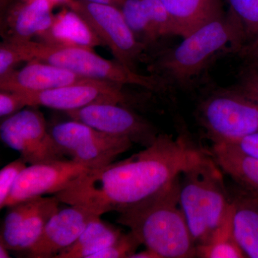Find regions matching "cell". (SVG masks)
<instances>
[{"label":"cell","instance_id":"obj_12","mask_svg":"<svg viewBox=\"0 0 258 258\" xmlns=\"http://www.w3.org/2000/svg\"><path fill=\"white\" fill-rule=\"evenodd\" d=\"M123 85L92 79L38 92H19L27 106H44L64 112L97 103H121L126 101Z\"/></svg>","mask_w":258,"mask_h":258},{"label":"cell","instance_id":"obj_11","mask_svg":"<svg viewBox=\"0 0 258 258\" xmlns=\"http://www.w3.org/2000/svg\"><path fill=\"white\" fill-rule=\"evenodd\" d=\"M66 113L72 120L144 147L154 143L159 134L152 123L118 103H97Z\"/></svg>","mask_w":258,"mask_h":258},{"label":"cell","instance_id":"obj_22","mask_svg":"<svg viewBox=\"0 0 258 258\" xmlns=\"http://www.w3.org/2000/svg\"><path fill=\"white\" fill-rule=\"evenodd\" d=\"M197 257L204 258L245 257L232 232L231 206L225 221L206 243L197 247Z\"/></svg>","mask_w":258,"mask_h":258},{"label":"cell","instance_id":"obj_19","mask_svg":"<svg viewBox=\"0 0 258 258\" xmlns=\"http://www.w3.org/2000/svg\"><path fill=\"white\" fill-rule=\"evenodd\" d=\"M212 154L222 171L243 189L258 195V158L224 143L213 144Z\"/></svg>","mask_w":258,"mask_h":258},{"label":"cell","instance_id":"obj_14","mask_svg":"<svg viewBox=\"0 0 258 258\" xmlns=\"http://www.w3.org/2000/svg\"><path fill=\"white\" fill-rule=\"evenodd\" d=\"M92 79L59 66L32 60L22 69L13 70L0 76V91L38 92L88 82Z\"/></svg>","mask_w":258,"mask_h":258},{"label":"cell","instance_id":"obj_15","mask_svg":"<svg viewBox=\"0 0 258 258\" xmlns=\"http://www.w3.org/2000/svg\"><path fill=\"white\" fill-rule=\"evenodd\" d=\"M57 4L51 0H20L8 8L1 19L3 40H32L52 23V10Z\"/></svg>","mask_w":258,"mask_h":258},{"label":"cell","instance_id":"obj_23","mask_svg":"<svg viewBox=\"0 0 258 258\" xmlns=\"http://www.w3.org/2000/svg\"><path fill=\"white\" fill-rule=\"evenodd\" d=\"M134 36L146 47H152L159 40L148 18L141 0H124L120 8Z\"/></svg>","mask_w":258,"mask_h":258},{"label":"cell","instance_id":"obj_2","mask_svg":"<svg viewBox=\"0 0 258 258\" xmlns=\"http://www.w3.org/2000/svg\"><path fill=\"white\" fill-rule=\"evenodd\" d=\"M179 45L165 51L151 66L168 86L186 88L198 79L215 59L239 53L245 46L242 27L229 12L205 24Z\"/></svg>","mask_w":258,"mask_h":258},{"label":"cell","instance_id":"obj_37","mask_svg":"<svg viewBox=\"0 0 258 258\" xmlns=\"http://www.w3.org/2000/svg\"><path fill=\"white\" fill-rule=\"evenodd\" d=\"M51 1L54 2L57 5H64L68 7L73 0H51Z\"/></svg>","mask_w":258,"mask_h":258},{"label":"cell","instance_id":"obj_32","mask_svg":"<svg viewBox=\"0 0 258 258\" xmlns=\"http://www.w3.org/2000/svg\"><path fill=\"white\" fill-rule=\"evenodd\" d=\"M224 144H230L244 154L258 158V132L250 134L235 142Z\"/></svg>","mask_w":258,"mask_h":258},{"label":"cell","instance_id":"obj_33","mask_svg":"<svg viewBox=\"0 0 258 258\" xmlns=\"http://www.w3.org/2000/svg\"><path fill=\"white\" fill-rule=\"evenodd\" d=\"M238 55L244 60V67L258 69V44L243 49Z\"/></svg>","mask_w":258,"mask_h":258},{"label":"cell","instance_id":"obj_21","mask_svg":"<svg viewBox=\"0 0 258 258\" xmlns=\"http://www.w3.org/2000/svg\"><path fill=\"white\" fill-rule=\"evenodd\" d=\"M60 201L53 195L37 198L23 222L17 251H27L36 243L51 217L59 210Z\"/></svg>","mask_w":258,"mask_h":258},{"label":"cell","instance_id":"obj_17","mask_svg":"<svg viewBox=\"0 0 258 258\" xmlns=\"http://www.w3.org/2000/svg\"><path fill=\"white\" fill-rule=\"evenodd\" d=\"M232 232L245 257L258 258V195L242 188L231 198Z\"/></svg>","mask_w":258,"mask_h":258},{"label":"cell","instance_id":"obj_13","mask_svg":"<svg viewBox=\"0 0 258 258\" xmlns=\"http://www.w3.org/2000/svg\"><path fill=\"white\" fill-rule=\"evenodd\" d=\"M101 215L86 205H71L56 212L36 243L27 250L32 258L55 257L74 244L93 219Z\"/></svg>","mask_w":258,"mask_h":258},{"label":"cell","instance_id":"obj_26","mask_svg":"<svg viewBox=\"0 0 258 258\" xmlns=\"http://www.w3.org/2000/svg\"><path fill=\"white\" fill-rule=\"evenodd\" d=\"M36 200L37 198L32 199L8 207L9 210L7 212L2 227L0 241L10 250L17 251L23 222L35 205Z\"/></svg>","mask_w":258,"mask_h":258},{"label":"cell","instance_id":"obj_9","mask_svg":"<svg viewBox=\"0 0 258 258\" xmlns=\"http://www.w3.org/2000/svg\"><path fill=\"white\" fill-rule=\"evenodd\" d=\"M50 132L67 155L99 166L113 162L133 145L128 138L105 133L74 120L57 123Z\"/></svg>","mask_w":258,"mask_h":258},{"label":"cell","instance_id":"obj_10","mask_svg":"<svg viewBox=\"0 0 258 258\" xmlns=\"http://www.w3.org/2000/svg\"><path fill=\"white\" fill-rule=\"evenodd\" d=\"M102 166L74 159L27 166L19 176L5 207L68 189L83 176Z\"/></svg>","mask_w":258,"mask_h":258},{"label":"cell","instance_id":"obj_34","mask_svg":"<svg viewBox=\"0 0 258 258\" xmlns=\"http://www.w3.org/2000/svg\"><path fill=\"white\" fill-rule=\"evenodd\" d=\"M130 258H159V257L150 249L146 248L145 250L142 252H136L131 256Z\"/></svg>","mask_w":258,"mask_h":258},{"label":"cell","instance_id":"obj_1","mask_svg":"<svg viewBox=\"0 0 258 258\" xmlns=\"http://www.w3.org/2000/svg\"><path fill=\"white\" fill-rule=\"evenodd\" d=\"M205 154L185 134H159L138 154L98 168L55 196L61 203L86 205L101 215L119 213L162 192Z\"/></svg>","mask_w":258,"mask_h":258},{"label":"cell","instance_id":"obj_18","mask_svg":"<svg viewBox=\"0 0 258 258\" xmlns=\"http://www.w3.org/2000/svg\"><path fill=\"white\" fill-rule=\"evenodd\" d=\"M170 14L177 36L191 32L225 14L222 0H161Z\"/></svg>","mask_w":258,"mask_h":258},{"label":"cell","instance_id":"obj_30","mask_svg":"<svg viewBox=\"0 0 258 258\" xmlns=\"http://www.w3.org/2000/svg\"><path fill=\"white\" fill-rule=\"evenodd\" d=\"M27 106L23 96L15 91H0V116L8 118Z\"/></svg>","mask_w":258,"mask_h":258},{"label":"cell","instance_id":"obj_31","mask_svg":"<svg viewBox=\"0 0 258 258\" xmlns=\"http://www.w3.org/2000/svg\"><path fill=\"white\" fill-rule=\"evenodd\" d=\"M235 88L258 103V69L244 67Z\"/></svg>","mask_w":258,"mask_h":258},{"label":"cell","instance_id":"obj_35","mask_svg":"<svg viewBox=\"0 0 258 258\" xmlns=\"http://www.w3.org/2000/svg\"><path fill=\"white\" fill-rule=\"evenodd\" d=\"M90 3H100V4L111 5L120 8L124 0H84Z\"/></svg>","mask_w":258,"mask_h":258},{"label":"cell","instance_id":"obj_6","mask_svg":"<svg viewBox=\"0 0 258 258\" xmlns=\"http://www.w3.org/2000/svg\"><path fill=\"white\" fill-rule=\"evenodd\" d=\"M200 124L213 144L230 143L258 132V103L237 89L212 93L198 108Z\"/></svg>","mask_w":258,"mask_h":258},{"label":"cell","instance_id":"obj_16","mask_svg":"<svg viewBox=\"0 0 258 258\" xmlns=\"http://www.w3.org/2000/svg\"><path fill=\"white\" fill-rule=\"evenodd\" d=\"M63 9L54 15L49 28L38 35L41 42L56 47L91 49L104 46L91 27L74 10Z\"/></svg>","mask_w":258,"mask_h":258},{"label":"cell","instance_id":"obj_5","mask_svg":"<svg viewBox=\"0 0 258 258\" xmlns=\"http://www.w3.org/2000/svg\"><path fill=\"white\" fill-rule=\"evenodd\" d=\"M34 60L63 68L80 76L118 84L132 85L160 92L169 86L159 76H146L127 69L118 61L106 60L91 49L51 46L42 42Z\"/></svg>","mask_w":258,"mask_h":258},{"label":"cell","instance_id":"obj_27","mask_svg":"<svg viewBox=\"0 0 258 258\" xmlns=\"http://www.w3.org/2000/svg\"><path fill=\"white\" fill-rule=\"evenodd\" d=\"M141 2L159 38L177 35L172 18L161 0H141Z\"/></svg>","mask_w":258,"mask_h":258},{"label":"cell","instance_id":"obj_24","mask_svg":"<svg viewBox=\"0 0 258 258\" xmlns=\"http://www.w3.org/2000/svg\"><path fill=\"white\" fill-rule=\"evenodd\" d=\"M41 45V42L32 40H3L0 45V76L13 71L20 62L35 60Z\"/></svg>","mask_w":258,"mask_h":258},{"label":"cell","instance_id":"obj_4","mask_svg":"<svg viewBox=\"0 0 258 258\" xmlns=\"http://www.w3.org/2000/svg\"><path fill=\"white\" fill-rule=\"evenodd\" d=\"M220 169L205 153L180 175L179 205L197 247L210 240L230 211L231 198Z\"/></svg>","mask_w":258,"mask_h":258},{"label":"cell","instance_id":"obj_20","mask_svg":"<svg viewBox=\"0 0 258 258\" xmlns=\"http://www.w3.org/2000/svg\"><path fill=\"white\" fill-rule=\"evenodd\" d=\"M122 232L101 220L93 219L74 244L57 254L55 258H91L119 238Z\"/></svg>","mask_w":258,"mask_h":258},{"label":"cell","instance_id":"obj_7","mask_svg":"<svg viewBox=\"0 0 258 258\" xmlns=\"http://www.w3.org/2000/svg\"><path fill=\"white\" fill-rule=\"evenodd\" d=\"M68 8L88 23L115 60L137 72V64L143 60L147 47L134 36L119 8L84 0H73Z\"/></svg>","mask_w":258,"mask_h":258},{"label":"cell","instance_id":"obj_29","mask_svg":"<svg viewBox=\"0 0 258 258\" xmlns=\"http://www.w3.org/2000/svg\"><path fill=\"white\" fill-rule=\"evenodd\" d=\"M21 157L12 161L0 170V209L5 208V204L14 187L15 182L22 171L28 166Z\"/></svg>","mask_w":258,"mask_h":258},{"label":"cell","instance_id":"obj_8","mask_svg":"<svg viewBox=\"0 0 258 258\" xmlns=\"http://www.w3.org/2000/svg\"><path fill=\"white\" fill-rule=\"evenodd\" d=\"M5 118L0 125L3 143L30 165L66 159V153L47 128L41 112L33 106Z\"/></svg>","mask_w":258,"mask_h":258},{"label":"cell","instance_id":"obj_36","mask_svg":"<svg viewBox=\"0 0 258 258\" xmlns=\"http://www.w3.org/2000/svg\"><path fill=\"white\" fill-rule=\"evenodd\" d=\"M9 251L10 249L5 246V244L2 241H0V257H10Z\"/></svg>","mask_w":258,"mask_h":258},{"label":"cell","instance_id":"obj_3","mask_svg":"<svg viewBox=\"0 0 258 258\" xmlns=\"http://www.w3.org/2000/svg\"><path fill=\"white\" fill-rule=\"evenodd\" d=\"M179 177L154 198L119 212L117 219L159 258L197 257V245L179 205Z\"/></svg>","mask_w":258,"mask_h":258},{"label":"cell","instance_id":"obj_28","mask_svg":"<svg viewBox=\"0 0 258 258\" xmlns=\"http://www.w3.org/2000/svg\"><path fill=\"white\" fill-rule=\"evenodd\" d=\"M139 245L141 243L137 237L129 231L128 233H122L115 242L96 252L91 258H130Z\"/></svg>","mask_w":258,"mask_h":258},{"label":"cell","instance_id":"obj_25","mask_svg":"<svg viewBox=\"0 0 258 258\" xmlns=\"http://www.w3.org/2000/svg\"><path fill=\"white\" fill-rule=\"evenodd\" d=\"M229 13L240 23L245 38L244 48L258 44V0H226Z\"/></svg>","mask_w":258,"mask_h":258}]
</instances>
